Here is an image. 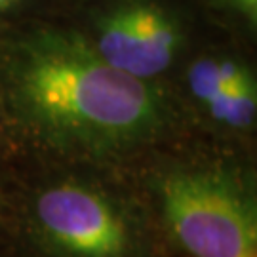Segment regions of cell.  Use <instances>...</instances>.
Segmentation results:
<instances>
[{
  "label": "cell",
  "mask_w": 257,
  "mask_h": 257,
  "mask_svg": "<svg viewBox=\"0 0 257 257\" xmlns=\"http://www.w3.org/2000/svg\"><path fill=\"white\" fill-rule=\"evenodd\" d=\"M92 44L112 69L149 82L174 63L183 31L164 6L151 0H122L97 18Z\"/></svg>",
  "instance_id": "obj_4"
},
{
  "label": "cell",
  "mask_w": 257,
  "mask_h": 257,
  "mask_svg": "<svg viewBox=\"0 0 257 257\" xmlns=\"http://www.w3.org/2000/svg\"><path fill=\"white\" fill-rule=\"evenodd\" d=\"M248 74V69L236 59L204 55L191 65L187 73V82H189L191 93L206 105L217 93L225 92L227 88L240 82Z\"/></svg>",
  "instance_id": "obj_5"
},
{
  "label": "cell",
  "mask_w": 257,
  "mask_h": 257,
  "mask_svg": "<svg viewBox=\"0 0 257 257\" xmlns=\"http://www.w3.org/2000/svg\"><path fill=\"white\" fill-rule=\"evenodd\" d=\"M158 189L166 223L191 257H257L255 202L232 174L175 168Z\"/></svg>",
  "instance_id": "obj_2"
},
{
  "label": "cell",
  "mask_w": 257,
  "mask_h": 257,
  "mask_svg": "<svg viewBox=\"0 0 257 257\" xmlns=\"http://www.w3.org/2000/svg\"><path fill=\"white\" fill-rule=\"evenodd\" d=\"M35 217L59 257H134L126 219L101 193L84 185L50 187L37 198Z\"/></svg>",
  "instance_id": "obj_3"
},
{
  "label": "cell",
  "mask_w": 257,
  "mask_h": 257,
  "mask_svg": "<svg viewBox=\"0 0 257 257\" xmlns=\"http://www.w3.org/2000/svg\"><path fill=\"white\" fill-rule=\"evenodd\" d=\"M206 109L215 122L232 130H249L257 114V90L253 76L248 74L240 82L217 93L206 103Z\"/></svg>",
  "instance_id": "obj_6"
},
{
  "label": "cell",
  "mask_w": 257,
  "mask_h": 257,
  "mask_svg": "<svg viewBox=\"0 0 257 257\" xmlns=\"http://www.w3.org/2000/svg\"><path fill=\"white\" fill-rule=\"evenodd\" d=\"M225 4L234 14H238L248 25L253 27L257 23V0H225Z\"/></svg>",
  "instance_id": "obj_7"
},
{
  "label": "cell",
  "mask_w": 257,
  "mask_h": 257,
  "mask_svg": "<svg viewBox=\"0 0 257 257\" xmlns=\"http://www.w3.org/2000/svg\"><path fill=\"white\" fill-rule=\"evenodd\" d=\"M10 95L19 118L52 143L112 151L151 138L164 120L158 93L112 69L92 40L38 31L12 54Z\"/></svg>",
  "instance_id": "obj_1"
},
{
  "label": "cell",
  "mask_w": 257,
  "mask_h": 257,
  "mask_svg": "<svg viewBox=\"0 0 257 257\" xmlns=\"http://www.w3.org/2000/svg\"><path fill=\"white\" fill-rule=\"evenodd\" d=\"M21 2H25V0H0V14H4V12H8V10L16 8L19 6Z\"/></svg>",
  "instance_id": "obj_8"
}]
</instances>
